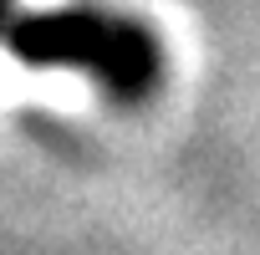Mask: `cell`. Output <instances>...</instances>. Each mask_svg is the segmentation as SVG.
Segmentation results:
<instances>
[{"mask_svg": "<svg viewBox=\"0 0 260 255\" xmlns=\"http://www.w3.org/2000/svg\"><path fill=\"white\" fill-rule=\"evenodd\" d=\"M0 41L31 67L87 72L117 97H138L158 82V41L107 11H16Z\"/></svg>", "mask_w": 260, "mask_h": 255, "instance_id": "1", "label": "cell"}]
</instances>
